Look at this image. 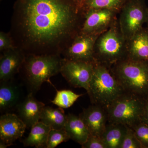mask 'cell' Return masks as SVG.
<instances>
[{"label":"cell","instance_id":"7402d4cb","mask_svg":"<svg viewBox=\"0 0 148 148\" xmlns=\"http://www.w3.org/2000/svg\"><path fill=\"white\" fill-rule=\"evenodd\" d=\"M83 94H78L70 90H56L55 98L51 103L59 108L67 109L73 106Z\"/></svg>","mask_w":148,"mask_h":148},{"label":"cell","instance_id":"f546056e","mask_svg":"<svg viewBox=\"0 0 148 148\" xmlns=\"http://www.w3.org/2000/svg\"><path fill=\"white\" fill-rule=\"evenodd\" d=\"M10 146L8 144L5 143L3 141L0 140V148H6L7 147Z\"/></svg>","mask_w":148,"mask_h":148},{"label":"cell","instance_id":"30bf717a","mask_svg":"<svg viewBox=\"0 0 148 148\" xmlns=\"http://www.w3.org/2000/svg\"><path fill=\"white\" fill-rule=\"evenodd\" d=\"M85 18L79 34L101 35L116 20L117 12L106 9H90L84 11Z\"/></svg>","mask_w":148,"mask_h":148},{"label":"cell","instance_id":"f1b7e54d","mask_svg":"<svg viewBox=\"0 0 148 148\" xmlns=\"http://www.w3.org/2000/svg\"><path fill=\"white\" fill-rule=\"evenodd\" d=\"M77 8L80 11H83L84 5V0H73Z\"/></svg>","mask_w":148,"mask_h":148},{"label":"cell","instance_id":"8992f818","mask_svg":"<svg viewBox=\"0 0 148 148\" xmlns=\"http://www.w3.org/2000/svg\"><path fill=\"white\" fill-rule=\"evenodd\" d=\"M145 97L124 92L106 108L108 123H121L132 127L141 121Z\"/></svg>","mask_w":148,"mask_h":148},{"label":"cell","instance_id":"52a82bcc","mask_svg":"<svg viewBox=\"0 0 148 148\" xmlns=\"http://www.w3.org/2000/svg\"><path fill=\"white\" fill-rule=\"evenodd\" d=\"M148 7L145 0H127L120 11L118 24L127 41L143 28L147 17Z\"/></svg>","mask_w":148,"mask_h":148},{"label":"cell","instance_id":"4fadbf2b","mask_svg":"<svg viewBox=\"0 0 148 148\" xmlns=\"http://www.w3.org/2000/svg\"><path fill=\"white\" fill-rule=\"evenodd\" d=\"M0 58V81L12 79L19 71L25 60L26 55L17 47L3 51Z\"/></svg>","mask_w":148,"mask_h":148},{"label":"cell","instance_id":"ac0fdd59","mask_svg":"<svg viewBox=\"0 0 148 148\" xmlns=\"http://www.w3.org/2000/svg\"><path fill=\"white\" fill-rule=\"evenodd\" d=\"M126 131V125L108 123L101 136L107 148H120Z\"/></svg>","mask_w":148,"mask_h":148},{"label":"cell","instance_id":"3957f363","mask_svg":"<svg viewBox=\"0 0 148 148\" xmlns=\"http://www.w3.org/2000/svg\"><path fill=\"white\" fill-rule=\"evenodd\" d=\"M111 71L125 92L148 95V61L127 58L112 66Z\"/></svg>","mask_w":148,"mask_h":148},{"label":"cell","instance_id":"5b68a950","mask_svg":"<svg viewBox=\"0 0 148 148\" xmlns=\"http://www.w3.org/2000/svg\"><path fill=\"white\" fill-rule=\"evenodd\" d=\"M94 54L96 63L110 68L127 57V40L123 36L116 20L98 37Z\"/></svg>","mask_w":148,"mask_h":148},{"label":"cell","instance_id":"5bb4252c","mask_svg":"<svg viewBox=\"0 0 148 148\" xmlns=\"http://www.w3.org/2000/svg\"><path fill=\"white\" fill-rule=\"evenodd\" d=\"M45 104L34 97L31 92L22 100L16 107L18 116L26 124L27 128H31L39 121Z\"/></svg>","mask_w":148,"mask_h":148},{"label":"cell","instance_id":"4316f807","mask_svg":"<svg viewBox=\"0 0 148 148\" xmlns=\"http://www.w3.org/2000/svg\"><path fill=\"white\" fill-rule=\"evenodd\" d=\"M15 47H16L11 36L8 34L1 32L0 33V51H5Z\"/></svg>","mask_w":148,"mask_h":148},{"label":"cell","instance_id":"7a4b0ae2","mask_svg":"<svg viewBox=\"0 0 148 148\" xmlns=\"http://www.w3.org/2000/svg\"><path fill=\"white\" fill-rule=\"evenodd\" d=\"M86 91L92 104L105 108L125 92L112 73L111 68L98 63L94 64L93 73Z\"/></svg>","mask_w":148,"mask_h":148},{"label":"cell","instance_id":"7c38bea8","mask_svg":"<svg viewBox=\"0 0 148 148\" xmlns=\"http://www.w3.org/2000/svg\"><path fill=\"white\" fill-rule=\"evenodd\" d=\"M26 124L17 115L6 113L0 117V139L11 146L24 135Z\"/></svg>","mask_w":148,"mask_h":148},{"label":"cell","instance_id":"ba28073f","mask_svg":"<svg viewBox=\"0 0 148 148\" xmlns=\"http://www.w3.org/2000/svg\"><path fill=\"white\" fill-rule=\"evenodd\" d=\"M94 64L63 58L60 73L72 86L82 88L87 91L93 73Z\"/></svg>","mask_w":148,"mask_h":148},{"label":"cell","instance_id":"4dcf8cb0","mask_svg":"<svg viewBox=\"0 0 148 148\" xmlns=\"http://www.w3.org/2000/svg\"><path fill=\"white\" fill-rule=\"evenodd\" d=\"M146 24H147V27L148 28V14L147 17V21H146Z\"/></svg>","mask_w":148,"mask_h":148},{"label":"cell","instance_id":"484cf974","mask_svg":"<svg viewBox=\"0 0 148 148\" xmlns=\"http://www.w3.org/2000/svg\"><path fill=\"white\" fill-rule=\"evenodd\" d=\"M81 146L83 148H107L101 137L91 135Z\"/></svg>","mask_w":148,"mask_h":148},{"label":"cell","instance_id":"9a60e30c","mask_svg":"<svg viewBox=\"0 0 148 148\" xmlns=\"http://www.w3.org/2000/svg\"><path fill=\"white\" fill-rule=\"evenodd\" d=\"M127 57L148 61V28H143L127 41Z\"/></svg>","mask_w":148,"mask_h":148},{"label":"cell","instance_id":"83f0119b","mask_svg":"<svg viewBox=\"0 0 148 148\" xmlns=\"http://www.w3.org/2000/svg\"><path fill=\"white\" fill-rule=\"evenodd\" d=\"M141 121L148 125V95L146 97L145 105L143 111Z\"/></svg>","mask_w":148,"mask_h":148},{"label":"cell","instance_id":"d6986e66","mask_svg":"<svg viewBox=\"0 0 148 148\" xmlns=\"http://www.w3.org/2000/svg\"><path fill=\"white\" fill-rule=\"evenodd\" d=\"M51 127L39 121L31 127L28 137L23 141L25 147L37 148H46L47 143Z\"/></svg>","mask_w":148,"mask_h":148},{"label":"cell","instance_id":"2e32d148","mask_svg":"<svg viewBox=\"0 0 148 148\" xmlns=\"http://www.w3.org/2000/svg\"><path fill=\"white\" fill-rule=\"evenodd\" d=\"M21 90L18 85L12 79L1 82L0 85V109L7 111L16 108L21 101Z\"/></svg>","mask_w":148,"mask_h":148},{"label":"cell","instance_id":"8fae6325","mask_svg":"<svg viewBox=\"0 0 148 148\" xmlns=\"http://www.w3.org/2000/svg\"><path fill=\"white\" fill-rule=\"evenodd\" d=\"M79 116L86 125L90 135L101 138L108 123L106 108L92 104L84 109Z\"/></svg>","mask_w":148,"mask_h":148},{"label":"cell","instance_id":"44dd1931","mask_svg":"<svg viewBox=\"0 0 148 148\" xmlns=\"http://www.w3.org/2000/svg\"><path fill=\"white\" fill-rule=\"evenodd\" d=\"M127 0H84L83 11L90 9H106L120 12Z\"/></svg>","mask_w":148,"mask_h":148},{"label":"cell","instance_id":"d4e9b609","mask_svg":"<svg viewBox=\"0 0 148 148\" xmlns=\"http://www.w3.org/2000/svg\"><path fill=\"white\" fill-rule=\"evenodd\" d=\"M132 127L143 148H148V125L140 121Z\"/></svg>","mask_w":148,"mask_h":148},{"label":"cell","instance_id":"9c48e42d","mask_svg":"<svg viewBox=\"0 0 148 148\" xmlns=\"http://www.w3.org/2000/svg\"><path fill=\"white\" fill-rule=\"evenodd\" d=\"M100 35H85L79 33L69 47L62 53L64 58L71 61L96 63L94 48Z\"/></svg>","mask_w":148,"mask_h":148},{"label":"cell","instance_id":"603a6c76","mask_svg":"<svg viewBox=\"0 0 148 148\" xmlns=\"http://www.w3.org/2000/svg\"><path fill=\"white\" fill-rule=\"evenodd\" d=\"M70 140L65 129L51 128L48 137L46 148H54L63 142Z\"/></svg>","mask_w":148,"mask_h":148},{"label":"cell","instance_id":"e0dca14e","mask_svg":"<svg viewBox=\"0 0 148 148\" xmlns=\"http://www.w3.org/2000/svg\"><path fill=\"white\" fill-rule=\"evenodd\" d=\"M64 129L71 140L82 145L90 135L89 131L79 116L69 113Z\"/></svg>","mask_w":148,"mask_h":148},{"label":"cell","instance_id":"1f68e13d","mask_svg":"<svg viewBox=\"0 0 148 148\" xmlns=\"http://www.w3.org/2000/svg\"></svg>","mask_w":148,"mask_h":148},{"label":"cell","instance_id":"6da1fadb","mask_svg":"<svg viewBox=\"0 0 148 148\" xmlns=\"http://www.w3.org/2000/svg\"><path fill=\"white\" fill-rule=\"evenodd\" d=\"M14 9L12 38L26 56L60 55L78 34L73 0H16Z\"/></svg>","mask_w":148,"mask_h":148},{"label":"cell","instance_id":"cb8c5ba5","mask_svg":"<svg viewBox=\"0 0 148 148\" xmlns=\"http://www.w3.org/2000/svg\"><path fill=\"white\" fill-rule=\"evenodd\" d=\"M120 148H143L132 127L126 125V131Z\"/></svg>","mask_w":148,"mask_h":148},{"label":"cell","instance_id":"ffe728a7","mask_svg":"<svg viewBox=\"0 0 148 148\" xmlns=\"http://www.w3.org/2000/svg\"><path fill=\"white\" fill-rule=\"evenodd\" d=\"M67 119V115L62 108H53L45 106L43 109L40 121L42 122L51 129L64 128Z\"/></svg>","mask_w":148,"mask_h":148},{"label":"cell","instance_id":"277c9868","mask_svg":"<svg viewBox=\"0 0 148 148\" xmlns=\"http://www.w3.org/2000/svg\"><path fill=\"white\" fill-rule=\"evenodd\" d=\"M63 59L58 55L26 56L22 67L31 92L38 91L43 83L51 84L50 78L60 73Z\"/></svg>","mask_w":148,"mask_h":148}]
</instances>
